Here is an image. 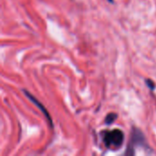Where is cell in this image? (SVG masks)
<instances>
[{
  "mask_svg": "<svg viewBox=\"0 0 156 156\" xmlns=\"http://www.w3.org/2000/svg\"><path fill=\"white\" fill-rule=\"evenodd\" d=\"M135 145L146 147L147 144H146V139H145L144 133L139 129L133 127V131H132L131 141H130V144L128 145V148H127V151H126L125 154L133 155L134 154V146Z\"/></svg>",
  "mask_w": 156,
  "mask_h": 156,
  "instance_id": "obj_2",
  "label": "cell"
},
{
  "mask_svg": "<svg viewBox=\"0 0 156 156\" xmlns=\"http://www.w3.org/2000/svg\"><path fill=\"white\" fill-rule=\"evenodd\" d=\"M145 84L147 85V87H148L151 90H155L156 85L154 80H150V79H146V80H145Z\"/></svg>",
  "mask_w": 156,
  "mask_h": 156,
  "instance_id": "obj_5",
  "label": "cell"
},
{
  "mask_svg": "<svg viewBox=\"0 0 156 156\" xmlns=\"http://www.w3.org/2000/svg\"><path fill=\"white\" fill-rule=\"evenodd\" d=\"M117 117H118V115L116 114V113H113V112H110L109 114H107V116L105 117V124H107V125H110V124H112L116 119H117Z\"/></svg>",
  "mask_w": 156,
  "mask_h": 156,
  "instance_id": "obj_4",
  "label": "cell"
},
{
  "mask_svg": "<svg viewBox=\"0 0 156 156\" xmlns=\"http://www.w3.org/2000/svg\"><path fill=\"white\" fill-rule=\"evenodd\" d=\"M23 92L25 93V95L28 98V100H30L36 106H37L38 107V109L40 110V112L45 115V117L47 118V121L48 122V123H49V126L51 127V128H53V122H52V119H51V117H50V115H49V113H48V112L47 111V109L44 107V105H42L32 94H30L27 90H23Z\"/></svg>",
  "mask_w": 156,
  "mask_h": 156,
  "instance_id": "obj_3",
  "label": "cell"
},
{
  "mask_svg": "<svg viewBox=\"0 0 156 156\" xmlns=\"http://www.w3.org/2000/svg\"><path fill=\"white\" fill-rule=\"evenodd\" d=\"M103 144L108 149H119L124 141V134L120 129L104 132L102 134Z\"/></svg>",
  "mask_w": 156,
  "mask_h": 156,
  "instance_id": "obj_1",
  "label": "cell"
},
{
  "mask_svg": "<svg viewBox=\"0 0 156 156\" xmlns=\"http://www.w3.org/2000/svg\"><path fill=\"white\" fill-rule=\"evenodd\" d=\"M108 2H110L111 4H112L113 3V0H108Z\"/></svg>",
  "mask_w": 156,
  "mask_h": 156,
  "instance_id": "obj_6",
  "label": "cell"
}]
</instances>
